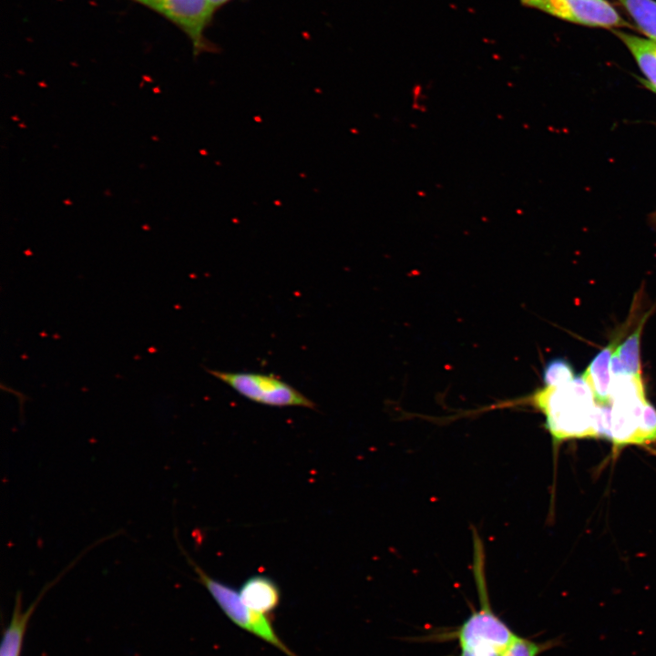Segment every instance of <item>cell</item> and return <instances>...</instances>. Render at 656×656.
I'll use <instances>...</instances> for the list:
<instances>
[{
	"label": "cell",
	"mask_w": 656,
	"mask_h": 656,
	"mask_svg": "<svg viewBox=\"0 0 656 656\" xmlns=\"http://www.w3.org/2000/svg\"><path fill=\"white\" fill-rule=\"evenodd\" d=\"M530 405L545 417V426L553 445L576 438H596L597 403L583 374L561 386L537 389L531 395L499 403L493 407Z\"/></svg>",
	"instance_id": "1"
},
{
	"label": "cell",
	"mask_w": 656,
	"mask_h": 656,
	"mask_svg": "<svg viewBox=\"0 0 656 656\" xmlns=\"http://www.w3.org/2000/svg\"><path fill=\"white\" fill-rule=\"evenodd\" d=\"M649 316L647 313L636 330L620 345L616 346L611 355L610 371L612 375L641 376V337L643 325Z\"/></svg>",
	"instance_id": "10"
},
{
	"label": "cell",
	"mask_w": 656,
	"mask_h": 656,
	"mask_svg": "<svg viewBox=\"0 0 656 656\" xmlns=\"http://www.w3.org/2000/svg\"><path fill=\"white\" fill-rule=\"evenodd\" d=\"M612 33L627 46L647 78L648 87L656 92V42L620 29Z\"/></svg>",
	"instance_id": "11"
},
{
	"label": "cell",
	"mask_w": 656,
	"mask_h": 656,
	"mask_svg": "<svg viewBox=\"0 0 656 656\" xmlns=\"http://www.w3.org/2000/svg\"><path fill=\"white\" fill-rule=\"evenodd\" d=\"M188 562L202 584L227 618L241 630L275 647L287 656H298L279 637L268 615L248 608L239 592L231 586L208 575L182 548Z\"/></svg>",
	"instance_id": "3"
},
{
	"label": "cell",
	"mask_w": 656,
	"mask_h": 656,
	"mask_svg": "<svg viewBox=\"0 0 656 656\" xmlns=\"http://www.w3.org/2000/svg\"><path fill=\"white\" fill-rule=\"evenodd\" d=\"M139 4L179 28L190 39L193 56L217 52L218 47L206 37L216 10L209 0H130Z\"/></svg>",
	"instance_id": "5"
},
{
	"label": "cell",
	"mask_w": 656,
	"mask_h": 656,
	"mask_svg": "<svg viewBox=\"0 0 656 656\" xmlns=\"http://www.w3.org/2000/svg\"><path fill=\"white\" fill-rule=\"evenodd\" d=\"M522 5L591 27H632L607 0H520Z\"/></svg>",
	"instance_id": "6"
},
{
	"label": "cell",
	"mask_w": 656,
	"mask_h": 656,
	"mask_svg": "<svg viewBox=\"0 0 656 656\" xmlns=\"http://www.w3.org/2000/svg\"><path fill=\"white\" fill-rule=\"evenodd\" d=\"M630 16L649 39L656 42V1L619 0Z\"/></svg>",
	"instance_id": "12"
},
{
	"label": "cell",
	"mask_w": 656,
	"mask_h": 656,
	"mask_svg": "<svg viewBox=\"0 0 656 656\" xmlns=\"http://www.w3.org/2000/svg\"><path fill=\"white\" fill-rule=\"evenodd\" d=\"M575 377L572 365L562 357L548 360L542 370L543 384L547 386H561L572 382Z\"/></svg>",
	"instance_id": "14"
},
{
	"label": "cell",
	"mask_w": 656,
	"mask_h": 656,
	"mask_svg": "<svg viewBox=\"0 0 656 656\" xmlns=\"http://www.w3.org/2000/svg\"><path fill=\"white\" fill-rule=\"evenodd\" d=\"M242 602L251 610L268 615L280 604L281 590L270 577L254 575L247 579L240 588Z\"/></svg>",
	"instance_id": "7"
},
{
	"label": "cell",
	"mask_w": 656,
	"mask_h": 656,
	"mask_svg": "<svg viewBox=\"0 0 656 656\" xmlns=\"http://www.w3.org/2000/svg\"><path fill=\"white\" fill-rule=\"evenodd\" d=\"M231 1V0H209V2L210 3V5H212V7L215 10H218L219 8H220L221 6H223L224 5L228 4Z\"/></svg>",
	"instance_id": "15"
},
{
	"label": "cell",
	"mask_w": 656,
	"mask_h": 656,
	"mask_svg": "<svg viewBox=\"0 0 656 656\" xmlns=\"http://www.w3.org/2000/svg\"><path fill=\"white\" fill-rule=\"evenodd\" d=\"M482 541L475 532L474 576L479 609L450 635L458 641L456 656H501L516 633L493 611L485 578V555Z\"/></svg>",
	"instance_id": "2"
},
{
	"label": "cell",
	"mask_w": 656,
	"mask_h": 656,
	"mask_svg": "<svg viewBox=\"0 0 656 656\" xmlns=\"http://www.w3.org/2000/svg\"><path fill=\"white\" fill-rule=\"evenodd\" d=\"M57 579H59V578L54 582L47 584L45 589L40 592L37 599L25 610L22 609L21 594L20 592L17 593L10 623L3 634L0 656H20L24 636L29 620L46 590H48Z\"/></svg>",
	"instance_id": "8"
},
{
	"label": "cell",
	"mask_w": 656,
	"mask_h": 656,
	"mask_svg": "<svg viewBox=\"0 0 656 656\" xmlns=\"http://www.w3.org/2000/svg\"><path fill=\"white\" fill-rule=\"evenodd\" d=\"M562 642L560 638L538 642L517 634L501 656H539L546 651L560 646Z\"/></svg>",
	"instance_id": "13"
},
{
	"label": "cell",
	"mask_w": 656,
	"mask_h": 656,
	"mask_svg": "<svg viewBox=\"0 0 656 656\" xmlns=\"http://www.w3.org/2000/svg\"><path fill=\"white\" fill-rule=\"evenodd\" d=\"M617 343L618 338L602 348L593 357L582 374L593 392L596 403L599 405H611L610 384L612 374L610 371V361Z\"/></svg>",
	"instance_id": "9"
},
{
	"label": "cell",
	"mask_w": 656,
	"mask_h": 656,
	"mask_svg": "<svg viewBox=\"0 0 656 656\" xmlns=\"http://www.w3.org/2000/svg\"><path fill=\"white\" fill-rule=\"evenodd\" d=\"M241 396L271 406H302L315 409L313 400L281 378L267 374L208 370Z\"/></svg>",
	"instance_id": "4"
},
{
	"label": "cell",
	"mask_w": 656,
	"mask_h": 656,
	"mask_svg": "<svg viewBox=\"0 0 656 656\" xmlns=\"http://www.w3.org/2000/svg\"><path fill=\"white\" fill-rule=\"evenodd\" d=\"M652 220L654 221V223L656 225V212L652 216Z\"/></svg>",
	"instance_id": "16"
}]
</instances>
